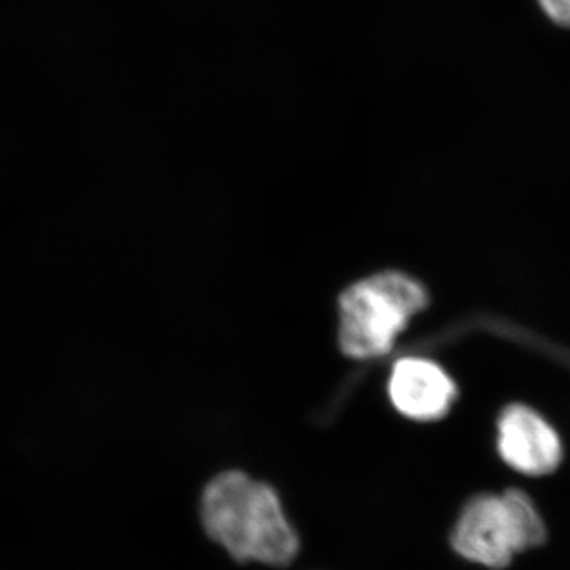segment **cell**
Segmentation results:
<instances>
[{
    "label": "cell",
    "mask_w": 570,
    "mask_h": 570,
    "mask_svg": "<svg viewBox=\"0 0 570 570\" xmlns=\"http://www.w3.org/2000/svg\"><path fill=\"white\" fill-rule=\"evenodd\" d=\"M202 519L209 538L236 561L287 566L298 553V535L276 491L243 472H224L208 483Z\"/></svg>",
    "instance_id": "cell-1"
},
{
    "label": "cell",
    "mask_w": 570,
    "mask_h": 570,
    "mask_svg": "<svg viewBox=\"0 0 570 570\" xmlns=\"http://www.w3.org/2000/svg\"><path fill=\"white\" fill-rule=\"evenodd\" d=\"M426 305L423 285L403 273L366 277L341 295L340 346L354 358L385 355Z\"/></svg>",
    "instance_id": "cell-2"
},
{
    "label": "cell",
    "mask_w": 570,
    "mask_h": 570,
    "mask_svg": "<svg viewBox=\"0 0 570 570\" xmlns=\"http://www.w3.org/2000/svg\"><path fill=\"white\" fill-rule=\"evenodd\" d=\"M547 531L538 509L520 490L482 494L461 513L452 535L461 557L491 569L510 564L513 554L542 546Z\"/></svg>",
    "instance_id": "cell-3"
},
{
    "label": "cell",
    "mask_w": 570,
    "mask_h": 570,
    "mask_svg": "<svg viewBox=\"0 0 570 570\" xmlns=\"http://www.w3.org/2000/svg\"><path fill=\"white\" fill-rule=\"evenodd\" d=\"M498 450L510 468L534 478L553 472L562 459L557 430L524 404H510L499 415Z\"/></svg>",
    "instance_id": "cell-4"
},
{
    "label": "cell",
    "mask_w": 570,
    "mask_h": 570,
    "mask_svg": "<svg viewBox=\"0 0 570 570\" xmlns=\"http://www.w3.org/2000/svg\"><path fill=\"white\" fill-rule=\"evenodd\" d=\"M393 406L404 417L431 422L444 417L456 400V385L433 360L407 356L397 360L389 381Z\"/></svg>",
    "instance_id": "cell-5"
},
{
    "label": "cell",
    "mask_w": 570,
    "mask_h": 570,
    "mask_svg": "<svg viewBox=\"0 0 570 570\" xmlns=\"http://www.w3.org/2000/svg\"><path fill=\"white\" fill-rule=\"evenodd\" d=\"M540 9L551 22L570 28V0H538Z\"/></svg>",
    "instance_id": "cell-6"
}]
</instances>
